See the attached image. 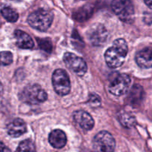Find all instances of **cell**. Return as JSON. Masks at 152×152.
<instances>
[{"mask_svg": "<svg viewBox=\"0 0 152 152\" xmlns=\"http://www.w3.org/2000/svg\"><path fill=\"white\" fill-rule=\"evenodd\" d=\"M128 45L123 39H117L105 51V59L107 65L111 68H117L121 66L128 53Z\"/></svg>", "mask_w": 152, "mask_h": 152, "instance_id": "1", "label": "cell"}, {"mask_svg": "<svg viewBox=\"0 0 152 152\" xmlns=\"http://www.w3.org/2000/svg\"><path fill=\"white\" fill-rule=\"evenodd\" d=\"M53 19V16L51 12L44 9H39L28 16V22L34 29L45 31L51 25Z\"/></svg>", "mask_w": 152, "mask_h": 152, "instance_id": "2", "label": "cell"}, {"mask_svg": "<svg viewBox=\"0 0 152 152\" xmlns=\"http://www.w3.org/2000/svg\"><path fill=\"white\" fill-rule=\"evenodd\" d=\"M22 102L30 105H38L47 99V93L39 85L34 84L26 86L19 95Z\"/></svg>", "mask_w": 152, "mask_h": 152, "instance_id": "3", "label": "cell"}, {"mask_svg": "<svg viewBox=\"0 0 152 152\" xmlns=\"http://www.w3.org/2000/svg\"><path fill=\"white\" fill-rule=\"evenodd\" d=\"M111 8L119 19L123 22H133L134 19V7L130 0H113Z\"/></svg>", "mask_w": 152, "mask_h": 152, "instance_id": "4", "label": "cell"}, {"mask_svg": "<svg viewBox=\"0 0 152 152\" xmlns=\"http://www.w3.org/2000/svg\"><path fill=\"white\" fill-rule=\"evenodd\" d=\"M116 142L114 137L108 132L102 131L94 137L93 148L94 152H114Z\"/></svg>", "mask_w": 152, "mask_h": 152, "instance_id": "5", "label": "cell"}, {"mask_svg": "<svg viewBox=\"0 0 152 152\" xmlns=\"http://www.w3.org/2000/svg\"><path fill=\"white\" fill-rule=\"evenodd\" d=\"M52 84L56 94L65 96L71 91V83L68 74L62 69H56L52 75Z\"/></svg>", "mask_w": 152, "mask_h": 152, "instance_id": "6", "label": "cell"}, {"mask_svg": "<svg viewBox=\"0 0 152 152\" xmlns=\"http://www.w3.org/2000/svg\"><path fill=\"white\" fill-rule=\"evenodd\" d=\"M131 78L128 74H119L110 83L108 90L110 93L117 96L125 94L129 90Z\"/></svg>", "mask_w": 152, "mask_h": 152, "instance_id": "7", "label": "cell"}, {"mask_svg": "<svg viewBox=\"0 0 152 152\" xmlns=\"http://www.w3.org/2000/svg\"><path fill=\"white\" fill-rule=\"evenodd\" d=\"M63 61L66 66L77 76L84 75L88 69L87 65L83 59L72 53H65L63 56Z\"/></svg>", "mask_w": 152, "mask_h": 152, "instance_id": "8", "label": "cell"}, {"mask_svg": "<svg viewBox=\"0 0 152 152\" xmlns=\"http://www.w3.org/2000/svg\"><path fill=\"white\" fill-rule=\"evenodd\" d=\"M108 31L101 24L93 25L88 31V37L94 46H102L106 42L108 39Z\"/></svg>", "mask_w": 152, "mask_h": 152, "instance_id": "9", "label": "cell"}, {"mask_svg": "<svg viewBox=\"0 0 152 152\" xmlns=\"http://www.w3.org/2000/svg\"><path fill=\"white\" fill-rule=\"evenodd\" d=\"M74 120L83 129L90 131L94 126V121L91 116L85 111H77L74 113Z\"/></svg>", "mask_w": 152, "mask_h": 152, "instance_id": "10", "label": "cell"}, {"mask_svg": "<svg viewBox=\"0 0 152 152\" xmlns=\"http://www.w3.org/2000/svg\"><path fill=\"white\" fill-rule=\"evenodd\" d=\"M138 66L142 68H152V48H145L140 50L135 56Z\"/></svg>", "mask_w": 152, "mask_h": 152, "instance_id": "11", "label": "cell"}, {"mask_svg": "<svg viewBox=\"0 0 152 152\" xmlns=\"http://www.w3.org/2000/svg\"><path fill=\"white\" fill-rule=\"evenodd\" d=\"M27 126L21 119H15L7 126V134L12 137H19L26 132Z\"/></svg>", "mask_w": 152, "mask_h": 152, "instance_id": "12", "label": "cell"}, {"mask_svg": "<svg viewBox=\"0 0 152 152\" xmlns=\"http://www.w3.org/2000/svg\"><path fill=\"white\" fill-rule=\"evenodd\" d=\"M48 140L53 148H62L66 145V134L60 129H55L49 134Z\"/></svg>", "mask_w": 152, "mask_h": 152, "instance_id": "13", "label": "cell"}, {"mask_svg": "<svg viewBox=\"0 0 152 152\" xmlns=\"http://www.w3.org/2000/svg\"><path fill=\"white\" fill-rule=\"evenodd\" d=\"M16 45L22 49H31L34 48V42L32 38L27 33L20 30H16L14 32Z\"/></svg>", "mask_w": 152, "mask_h": 152, "instance_id": "14", "label": "cell"}, {"mask_svg": "<svg viewBox=\"0 0 152 152\" xmlns=\"http://www.w3.org/2000/svg\"><path fill=\"white\" fill-rule=\"evenodd\" d=\"M144 96H145V92L142 87L137 84L134 85L130 90L128 99L132 106L136 107L142 102L144 99Z\"/></svg>", "mask_w": 152, "mask_h": 152, "instance_id": "15", "label": "cell"}, {"mask_svg": "<svg viewBox=\"0 0 152 152\" xmlns=\"http://www.w3.org/2000/svg\"><path fill=\"white\" fill-rule=\"evenodd\" d=\"M118 120L122 126L126 129H131L134 127L136 123L134 117L131 113L126 112V111H122L119 114Z\"/></svg>", "mask_w": 152, "mask_h": 152, "instance_id": "16", "label": "cell"}, {"mask_svg": "<svg viewBox=\"0 0 152 152\" xmlns=\"http://www.w3.org/2000/svg\"><path fill=\"white\" fill-rule=\"evenodd\" d=\"M1 13L3 17L9 22H16L19 19L17 12L10 7H4L1 10Z\"/></svg>", "mask_w": 152, "mask_h": 152, "instance_id": "17", "label": "cell"}, {"mask_svg": "<svg viewBox=\"0 0 152 152\" xmlns=\"http://www.w3.org/2000/svg\"><path fill=\"white\" fill-rule=\"evenodd\" d=\"M16 152H37V150L31 140H25L19 143Z\"/></svg>", "mask_w": 152, "mask_h": 152, "instance_id": "18", "label": "cell"}, {"mask_svg": "<svg viewBox=\"0 0 152 152\" xmlns=\"http://www.w3.org/2000/svg\"><path fill=\"white\" fill-rule=\"evenodd\" d=\"M13 62V54L10 51H2L0 53V65H8Z\"/></svg>", "mask_w": 152, "mask_h": 152, "instance_id": "19", "label": "cell"}, {"mask_svg": "<svg viewBox=\"0 0 152 152\" xmlns=\"http://www.w3.org/2000/svg\"><path fill=\"white\" fill-rule=\"evenodd\" d=\"M39 45L40 48L44 50L46 52H50L52 50V44L51 42L49 39H42L38 40Z\"/></svg>", "mask_w": 152, "mask_h": 152, "instance_id": "20", "label": "cell"}, {"mask_svg": "<svg viewBox=\"0 0 152 152\" xmlns=\"http://www.w3.org/2000/svg\"><path fill=\"white\" fill-rule=\"evenodd\" d=\"M89 103L92 105V106H98L100 105L101 100L99 96L96 94H91L89 97Z\"/></svg>", "mask_w": 152, "mask_h": 152, "instance_id": "21", "label": "cell"}, {"mask_svg": "<svg viewBox=\"0 0 152 152\" xmlns=\"http://www.w3.org/2000/svg\"><path fill=\"white\" fill-rule=\"evenodd\" d=\"M0 152H11L3 142H0Z\"/></svg>", "mask_w": 152, "mask_h": 152, "instance_id": "22", "label": "cell"}, {"mask_svg": "<svg viewBox=\"0 0 152 152\" xmlns=\"http://www.w3.org/2000/svg\"><path fill=\"white\" fill-rule=\"evenodd\" d=\"M144 1H145V4H146L149 8L152 9V0H144Z\"/></svg>", "mask_w": 152, "mask_h": 152, "instance_id": "23", "label": "cell"}, {"mask_svg": "<svg viewBox=\"0 0 152 152\" xmlns=\"http://www.w3.org/2000/svg\"><path fill=\"white\" fill-rule=\"evenodd\" d=\"M1 91H2V86H1V83L0 82V95H1Z\"/></svg>", "mask_w": 152, "mask_h": 152, "instance_id": "24", "label": "cell"}]
</instances>
